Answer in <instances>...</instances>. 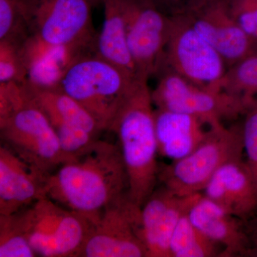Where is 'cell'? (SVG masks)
Instances as JSON below:
<instances>
[{
  "label": "cell",
  "mask_w": 257,
  "mask_h": 257,
  "mask_svg": "<svg viewBox=\"0 0 257 257\" xmlns=\"http://www.w3.org/2000/svg\"><path fill=\"white\" fill-rule=\"evenodd\" d=\"M128 187L119 146L99 139L60 165L45 184L47 197L92 222L106 208L128 197Z\"/></svg>",
  "instance_id": "obj_1"
},
{
  "label": "cell",
  "mask_w": 257,
  "mask_h": 257,
  "mask_svg": "<svg viewBox=\"0 0 257 257\" xmlns=\"http://www.w3.org/2000/svg\"><path fill=\"white\" fill-rule=\"evenodd\" d=\"M148 81L137 79L109 131L116 135L128 177V198L142 208L159 180L155 109Z\"/></svg>",
  "instance_id": "obj_2"
},
{
  "label": "cell",
  "mask_w": 257,
  "mask_h": 257,
  "mask_svg": "<svg viewBox=\"0 0 257 257\" xmlns=\"http://www.w3.org/2000/svg\"><path fill=\"white\" fill-rule=\"evenodd\" d=\"M135 79L92 52L71 65L59 88L92 115L101 131H109Z\"/></svg>",
  "instance_id": "obj_3"
},
{
  "label": "cell",
  "mask_w": 257,
  "mask_h": 257,
  "mask_svg": "<svg viewBox=\"0 0 257 257\" xmlns=\"http://www.w3.org/2000/svg\"><path fill=\"white\" fill-rule=\"evenodd\" d=\"M244 155L241 126L226 127L223 123L209 126L199 146L180 160L159 170L162 185L180 197L202 194L222 166Z\"/></svg>",
  "instance_id": "obj_4"
},
{
  "label": "cell",
  "mask_w": 257,
  "mask_h": 257,
  "mask_svg": "<svg viewBox=\"0 0 257 257\" xmlns=\"http://www.w3.org/2000/svg\"><path fill=\"white\" fill-rule=\"evenodd\" d=\"M15 215L38 256L77 257L92 225L85 216L47 197Z\"/></svg>",
  "instance_id": "obj_5"
},
{
  "label": "cell",
  "mask_w": 257,
  "mask_h": 257,
  "mask_svg": "<svg viewBox=\"0 0 257 257\" xmlns=\"http://www.w3.org/2000/svg\"><path fill=\"white\" fill-rule=\"evenodd\" d=\"M25 95L18 109L0 120L2 145L47 177L69 159L46 115Z\"/></svg>",
  "instance_id": "obj_6"
},
{
  "label": "cell",
  "mask_w": 257,
  "mask_h": 257,
  "mask_svg": "<svg viewBox=\"0 0 257 257\" xmlns=\"http://www.w3.org/2000/svg\"><path fill=\"white\" fill-rule=\"evenodd\" d=\"M156 76L152 98L157 109L191 115L211 126L236 119L251 107L238 96L195 85L166 66Z\"/></svg>",
  "instance_id": "obj_7"
},
{
  "label": "cell",
  "mask_w": 257,
  "mask_h": 257,
  "mask_svg": "<svg viewBox=\"0 0 257 257\" xmlns=\"http://www.w3.org/2000/svg\"><path fill=\"white\" fill-rule=\"evenodd\" d=\"M169 16L170 31L161 67H168L199 87L221 91V80L227 69L223 57L183 15Z\"/></svg>",
  "instance_id": "obj_8"
},
{
  "label": "cell",
  "mask_w": 257,
  "mask_h": 257,
  "mask_svg": "<svg viewBox=\"0 0 257 257\" xmlns=\"http://www.w3.org/2000/svg\"><path fill=\"white\" fill-rule=\"evenodd\" d=\"M92 8L86 0H20L30 35L52 45H95Z\"/></svg>",
  "instance_id": "obj_9"
},
{
  "label": "cell",
  "mask_w": 257,
  "mask_h": 257,
  "mask_svg": "<svg viewBox=\"0 0 257 257\" xmlns=\"http://www.w3.org/2000/svg\"><path fill=\"white\" fill-rule=\"evenodd\" d=\"M126 42L137 78L149 80L160 70L170 31V16L155 0H121Z\"/></svg>",
  "instance_id": "obj_10"
},
{
  "label": "cell",
  "mask_w": 257,
  "mask_h": 257,
  "mask_svg": "<svg viewBox=\"0 0 257 257\" xmlns=\"http://www.w3.org/2000/svg\"><path fill=\"white\" fill-rule=\"evenodd\" d=\"M28 99L46 115L69 160L87 151L102 133L92 115L60 88H42L25 82Z\"/></svg>",
  "instance_id": "obj_11"
},
{
  "label": "cell",
  "mask_w": 257,
  "mask_h": 257,
  "mask_svg": "<svg viewBox=\"0 0 257 257\" xmlns=\"http://www.w3.org/2000/svg\"><path fill=\"white\" fill-rule=\"evenodd\" d=\"M141 208L128 197L92 221L77 257H147L141 235Z\"/></svg>",
  "instance_id": "obj_12"
},
{
  "label": "cell",
  "mask_w": 257,
  "mask_h": 257,
  "mask_svg": "<svg viewBox=\"0 0 257 257\" xmlns=\"http://www.w3.org/2000/svg\"><path fill=\"white\" fill-rule=\"evenodd\" d=\"M179 13L220 54L227 69L257 52V41L235 21L225 0H192Z\"/></svg>",
  "instance_id": "obj_13"
},
{
  "label": "cell",
  "mask_w": 257,
  "mask_h": 257,
  "mask_svg": "<svg viewBox=\"0 0 257 257\" xmlns=\"http://www.w3.org/2000/svg\"><path fill=\"white\" fill-rule=\"evenodd\" d=\"M202 194L180 197L162 185L155 189L141 208V235L147 257H170L176 226Z\"/></svg>",
  "instance_id": "obj_14"
},
{
  "label": "cell",
  "mask_w": 257,
  "mask_h": 257,
  "mask_svg": "<svg viewBox=\"0 0 257 257\" xmlns=\"http://www.w3.org/2000/svg\"><path fill=\"white\" fill-rule=\"evenodd\" d=\"M46 177L4 145L0 147V214L11 215L46 197Z\"/></svg>",
  "instance_id": "obj_15"
},
{
  "label": "cell",
  "mask_w": 257,
  "mask_h": 257,
  "mask_svg": "<svg viewBox=\"0 0 257 257\" xmlns=\"http://www.w3.org/2000/svg\"><path fill=\"white\" fill-rule=\"evenodd\" d=\"M203 195L247 221L257 212V190L243 159L228 162L211 177Z\"/></svg>",
  "instance_id": "obj_16"
},
{
  "label": "cell",
  "mask_w": 257,
  "mask_h": 257,
  "mask_svg": "<svg viewBox=\"0 0 257 257\" xmlns=\"http://www.w3.org/2000/svg\"><path fill=\"white\" fill-rule=\"evenodd\" d=\"M95 45H52L30 35L21 46L26 82L42 88H57L75 61L94 52Z\"/></svg>",
  "instance_id": "obj_17"
},
{
  "label": "cell",
  "mask_w": 257,
  "mask_h": 257,
  "mask_svg": "<svg viewBox=\"0 0 257 257\" xmlns=\"http://www.w3.org/2000/svg\"><path fill=\"white\" fill-rule=\"evenodd\" d=\"M193 224L222 248L224 256L250 253L245 221L230 214L205 196H200L188 213Z\"/></svg>",
  "instance_id": "obj_18"
},
{
  "label": "cell",
  "mask_w": 257,
  "mask_h": 257,
  "mask_svg": "<svg viewBox=\"0 0 257 257\" xmlns=\"http://www.w3.org/2000/svg\"><path fill=\"white\" fill-rule=\"evenodd\" d=\"M155 131L160 156L180 160L194 151L207 135L206 124L194 116L155 109Z\"/></svg>",
  "instance_id": "obj_19"
},
{
  "label": "cell",
  "mask_w": 257,
  "mask_h": 257,
  "mask_svg": "<svg viewBox=\"0 0 257 257\" xmlns=\"http://www.w3.org/2000/svg\"><path fill=\"white\" fill-rule=\"evenodd\" d=\"M104 23L96 36L94 52L121 69L130 78H137L126 42L121 0H103Z\"/></svg>",
  "instance_id": "obj_20"
},
{
  "label": "cell",
  "mask_w": 257,
  "mask_h": 257,
  "mask_svg": "<svg viewBox=\"0 0 257 257\" xmlns=\"http://www.w3.org/2000/svg\"><path fill=\"white\" fill-rule=\"evenodd\" d=\"M219 244L197 229L188 214L182 216L176 226L170 245V257H212L219 256Z\"/></svg>",
  "instance_id": "obj_21"
},
{
  "label": "cell",
  "mask_w": 257,
  "mask_h": 257,
  "mask_svg": "<svg viewBox=\"0 0 257 257\" xmlns=\"http://www.w3.org/2000/svg\"><path fill=\"white\" fill-rule=\"evenodd\" d=\"M221 90L241 98L250 106L257 102V52L226 69Z\"/></svg>",
  "instance_id": "obj_22"
},
{
  "label": "cell",
  "mask_w": 257,
  "mask_h": 257,
  "mask_svg": "<svg viewBox=\"0 0 257 257\" xmlns=\"http://www.w3.org/2000/svg\"><path fill=\"white\" fill-rule=\"evenodd\" d=\"M34 251L19 224L17 216L0 214V257H35Z\"/></svg>",
  "instance_id": "obj_23"
},
{
  "label": "cell",
  "mask_w": 257,
  "mask_h": 257,
  "mask_svg": "<svg viewBox=\"0 0 257 257\" xmlns=\"http://www.w3.org/2000/svg\"><path fill=\"white\" fill-rule=\"evenodd\" d=\"M30 36L20 0H0V41L23 43Z\"/></svg>",
  "instance_id": "obj_24"
},
{
  "label": "cell",
  "mask_w": 257,
  "mask_h": 257,
  "mask_svg": "<svg viewBox=\"0 0 257 257\" xmlns=\"http://www.w3.org/2000/svg\"><path fill=\"white\" fill-rule=\"evenodd\" d=\"M22 45L0 41V83L26 82L28 71L22 54Z\"/></svg>",
  "instance_id": "obj_25"
},
{
  "label": "cell",
  "mask_w": 257,
  "mask_h": 257,
  "mask_svg": "<svg viewBox=\"0 0 257 257\" xmlns=\"http://www.w3.org/2000/svg\"><path fill=\"white\" fill-rule=\"evenodd\" d=\"M241 125L245 162L257 190V102L243 114Z\"/></svg>",
  "instance_id": "obj_26"
},
{
  "label": "cell",
  "mask_w": 257,
  "mask_h": 257,
  "mask_svg": "<svg viewBox=\"0 0 257 257\" xmlns=\"http://www.w3.org/2000/svg\"><path fill=\"white\" fill-rule=\"evenodd\" d=\"M225 3L235 21L257 41V0H225Z\"/></svg>",
  "instance_id": "obj_27"
},
{
  "label": "cell",
  "mask_w": 257,
  "mask_h": 257,
  "mask_svg": "<svg viewBox=\"0 0 257 257\" xmlns=\"http://www.w3.org/2000/svg\"><path fill=\"white\" fill-rule=\"evenodd\" d=\"M165 14L172 15L177 14L185 8L192 0H155Z\"/></svg>",
  "instance_id": "obj_28"
},
{
  "label": "cell",
  "mask_w": 257,
  "mask_h": 257,
  "mask_svg": "<svg viewBox=\"0 0 257 257\" xmlns=\"http://www.w3.org/2000/svg\"><path fill=\"white\" fill-rule=\"evenodd\" d=\"M91 5L92 8L99 6V5H102L103 0H86Z\"/></svg>",
  "instance_id": "obj_29"
},
{
  "label": "cell",
  "mask_w": 257,
  "mask_h": 257,
  "mask_svg": "<svg viewBox=\"0 0 257 257\" xmlns=\"http://www.w3.org/2000/svg\"><path fill=\"white\" fill-rule=\"evenodd\" d=\"M254 236V239H253V241H254V249L256 250L257 251V234L256 235H253Z\"/></svg>",
  "instance_id": "obj_30"
}]
</instances>
